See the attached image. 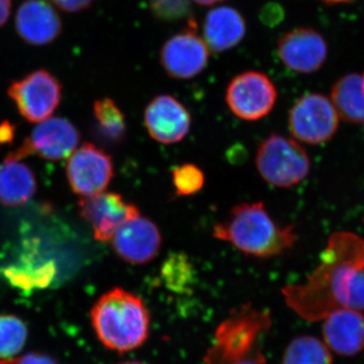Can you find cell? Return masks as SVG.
Returning a JSON list of instances; mask_svg holds the SVG:
<instances>
[{"label":"cell","mask_w":364,"mask_h":364,"mask_svg":"<svg viewBox=\"0 0 364 364\" xmlns=\"http://www.w3.org/2000/svg\"><path fill=\"white\" fill-rule=\"evenodd\" d=\"M90 318L98 340L119 353L136 350L149 337V309L142 299L121 287L102 294L91 309Z\"/></svg>","instance_id":"obj_3"},{"label":"cell","mask_w":364,"mask_h":364,"mask_svg":"<svg viewBox=\"0 0 364 364\" xmlns=\"http://www.w3.org/2000/svg\"><path fill=\"white\" fill-rule=\"evenodd\" d=\"M79 140L80 134L68 119L51 117L38 124L31 136L9 156L23 160L36 154L49 161H59L77 149Z\"/></svg>","instance_id":"obj_9"},{"label":"cell","mask_w":364,"mask_h":364,"mask_svg":"<svg viewBox=\"0 0 364 364\" xmlns=\"http://www.w3.org/2000/svg\"><path fill=\"white\" fill-rule=\"evenodd\" d=\"M213 236L263 259L284 253L296 241L294 228L277 224L261 202L235 205L225 221L215 225Z\"/></svg>","instance_id":"obj_2"},{"label":"cell","mask_w":364,"mask_h":364,"mask_svg":"<svg viewBox=\"0 0 364 364\" xmlns=\"http://www.w3.org/2000/svg\"><path fill=\"white\" fill-rule=\"evenodd\" d=\"M193 1L200 4V6H212V4H218V2H221L223 0H193Z\"/></svg>","instance_id":"obj_33"},{"label":"cell","mask_w":364,"mask_h":364,"mask_svg":"<svg viewBox=\"0 0 364 364\" xmlns=\"http://www.w3.org/2000/svg\"><path fill=\"white\" fill-rule=\"evenodd\" d=\"M363 80H364V76H363Z\"/></svg>","instance_id":"obj_36"},{"label":"cell","mask_w":364,"mask_h":364,"mask_svg":"<svg viewBox=\"0 0 364 364\" xmlns=\"http://www.w3.org/2000/svg\"><path fill=\"white\" fill-rule=\"evenodd\" d=\"M11 0H0V28L6 25L11 16Z\"/></svg>","instance_id":"obj_31"},{"label":"cell","mask_w":364,"mask_h":364,"mask_svg":"<svg viewBox=\"0 0 364 364\" xmlns=\"http://www.w3.org/2000/svg\"><path fill=\"white\" fill-rule=\"evenodd\" d=\"M149 4L151 11L160 21H176L191 16V0H150Z\"/></svg>","instance_id":"obj_27"},{"label":"cell","mask_w":364,"mask_h":364,"mask_svg":"<svg viewBox=\"0 0 364 364\" xmlns=\"http://www.w3.org/2000/svg\"><path fill=\"white\" fill-rule=\"evenodd\" d=\"M79 214L90 225L97 241L107 242L124 223L138 217L140 210L134 203H127L117 193H102L85 196L78 203Z\"/></svg>","instance_id":"obj_12"},{"label":"cell","mask_w":364,"mask_h":364,"mask_svg":"<svg viewBox=\"0 0 364 364\" xmlns=\"http://www.w3.org/2000/svg\"><path fill=\"white\" fill-rule=\"evenodd\" d=\"M323 336L340 355H355L364 348V316L351 309L335 311L325 318Z\"/></svg>","instance_id":"obj_18"},{"label":"cell","mask_w":364,"mask_h":364,"mask_svg":"<svg viewBox=\"0 0 364 364\" xmlns=\"http://www.w3.org/2000/svg\"><path fill=\"white\" fill-rule=\"evenodd\" d=\"M282 294L289 308L310 322L340 309L364 311V242L349 232L333 234L306 282L284 287Z\"/></svg>","instance_id":"obj_1"},{"label":"cell","mask_w":364,"mask_h":364,"mask_svg":"<svg viewBox=\"0 0 364 364\" xmlns=\"http://www.w3.org/2000/svg\"><path fill=\"white\" fill-rule=\"evenodd\" d=\"M16 135V127L9 122H4L0 124V144L11 143Z\"/></svg>","instance_id":"obj_30"},{"label":"cell","mask_w":364,"mask_h":364,"mask_svg":"<svg viewBox=\"0 0 364 364\" xmlns=\"http://www.w3.org/2000/svg\"><path fill=\"white\" fill-rule=\"evenodd\" d=\"M163 277L166 280L167 286L172 291H186L191 277V267L188 260L181 255L169 258L163 268Z\"/></svg>","instance_id":"obj_26"},{"label":"cell","mask_w":364,"mask_h":364,"mask_svg":"<svg viewBox=\"0 0 364 364\" xmlns=\"http://www.w3.org/2000/svg\"><path fill=\"white\" fill-rule=\"evenodd\" d=\"M7 93L23 119L42 123L58 109L62 85L49 71L39 69L11 83Z\"/></svg>","instance_id":"obj_6"},{"label":"cell","mask_w":364,"mask_h":364,"mask_svg":"<svg viewBox=\"0 0 364 364\" xmlns=\"http://www.w3.org/2000/svg\"><path fill=\"white\" fill-rule=\"evenodd\" d=\"M203 38L213 52L222 53L236 47L245 37L243 16L231 6L210 9L203 21Z\"/></svg>","instance_id":"obj_19"},{"label":"cell","mask_w":364,"mask_h":364,"mask_svg":"<svg viewBox=\"0 0 364 364\" xmlns=\"http://www.w3.org/2000/svg\"><path fill=\"white\" fill-rule=\"evenodd\" d=\"M188 25L166 41L160 56L162 67L170 77L181 80L202 73L208 61V48L196 32V21L189 20Z\"/></svg>","instance_id":"obj_11"},{"label":"cell","mask_w":364,"mask_h":364,"mask_svg":"<svg viewBox=\"0 0 364 364\" xmlns=\"http://www.w3.org/2000/svg\"><path fill=\"white\" fill-rule=\"evenodd\" d=\"M272 327V316L251 304L235 309L218 326L214 340L203 356L205 364H234L262 353L258 342Z\"/></svg>","instance_id":"obj_4"},{"label":"cell","mask_w":364,"mask_h":364,"mask_svg":"<svg viewBox=\"0 0 364 364\" xmlns=\"http://www.w3.org/2000/svg\"><path fill=\"white\" fill-rule=\"evenodd\" d=\"M0 273L14 289L35 291L47 289L56 282L58 267L55 259L43 257L30 244L20 259L2 267Z\"/></svg>","instance_id":"obj_17"},{"label":"cell","mask_w":364,"mask_h":364,"mask_svg":"<svg viewBox=\"0 0 364 364\" xmlns=\"http://www.w3.org/2000/svg\"><path fill=\"white\" fill-rule=\"evenodd\" d=\"M28 334V327L21 318L0 315V358L18 355L26 345Z\"/></svg>","instance_id":"obj_24"},{"label":"cell","mask_w":364,"mask_h":364,"mask_svg":"<svg viewBox=\"0 0 364 364\" xmlns=\"http://www.w3.org/2000/svg\"><path fill=\"white\" fill-rule=\"evenodd\" d=\"M114 252L131 264L142 265L157 257L162 245L159 228L139 215L117 230L112 239Z\"/></svg>","instance_id":"obj_13"},{"label":"cell","mask_w":364,"mask_h":364,"mask_svg":"<svg viewBox=\"0 0 364 364\" xmlns=\"http://www.w3.org/2000/svg\"><path fill=\"white\" fill-rule=\"evenodd\" d=\"M255 165L260 176L275 188H293L308 176L311 161L296 141L272 134L258 147Z\"/></svg>","instance_id":"obj_5"},{"label":"cell","mask_w":364,"mask_h":364,"mask_svg":"<svg viewBox=\"0 0 364 364\" xmlns=\"http://www.w3.org/2000/svg\"><path fill=\"white\" fill-rule=\"evenodd\" d=\"M277 53L284 65L298 73L318 70L327 59V45L320 33L311 28L291 31L279 40Z\"/></svg>","instance_id":"obj_15"},{"label":"cell","mask_w":364,"mask_h":364,"mask_svg":"<svg viewBox=\"0 0 364 364\" xmlns=\"http://www.w3.org/2000/svg\"><path fill=\"white\" fill-rule=\"evenodd\" d=\"M172 183L177 196H193L205 186V174L196 165L186 163L172 172Z\"/></svg>","instance_id":"obj_25"},{"label":"cell","mask_w":364,"mask_h":364,"mask_svg":"<svg viewBox=\"0 0 364 364\" xmlns=\"http://www.w3.org/2000/svg\"><path fill=\"white\" fill-rule=\"evenodd\" d=\"M332 104L347 123H364V80L358 74L339 79L331 91Z\"/></svg>","instance_id":"obj_21"},{"label":"cell","mask_w":364,"mask_h":364,"mask_svg":"<svg viewBox=\"0 0 364 364\" xmlns=\"http://www.w3.org/2000/svg\"><path fill=\"white\" fill-rule=\"evenodd\" d=\"M327 345L313 336H299L287 345L282 364H332Z\"/></svg>","instance_id":"obj_22"},{"label":"cell","mask_w":364,"mask_h":364,"mask_svg":"<svg viewBox=\"0 0 364 364\" xmlns=\"http://www.w3.org/2000/svg\"><path fill=\"white\" fill-rule=\"evenodd\" d=\"M144 122L151 138L163 145L181 142L191 130L188 109L176 97L158 95L148 104Z\"/></svg>","instance_id":"obj_14"},{"label":"cell","mask_w":364,"mask_h":364,"mask_svg":"<svg viewBox=\"0 0 364 364\" xmlns=\"http://www.w3.org/2000/svg\"><path fill=\"white\" fill-rule=\"evenodd\" d=\"M37 181L32 169L21 160L9 156L0 165V203L20 207L35 196Z\"/></svg>","instance_id":"obj_20"},{"label":"cell","mask_w":364,"mask_h":364,"mask_svg":"<svg viewBox=\"0 0 364 364\" xmlns=\"http://www.w3.org/2000/svg\"><path fill=\"white\" fill-rule=\"evenodd\" d=\"M16 364H57V363L45 354L28 353L23 358L16 359Z\"/></svg>","instance_id":"obj_29"},{"label":"cell","mask_w":364,"mask_h":364,"mask_svg":"<svg viewBox=\"0 0 364 364\" xmlns=\"http://www.w3.org/2000/svg\"><path fill=\"white\" fill-rule=\"evenodd\" d=\"M119 364H145V363H141V361L131 360V361H124V363H121Z\"/></svg>","instance_id":"obj_35"},{"label":"cell","mask_w":364,"mask_h":364,"mask_svg":"<svg viewBox=\"0 0 364 364\" xmlns=\"http://www.w3.org/2000/svg\"><path fill=\"white\" fill-rule=\"evenodd\" d=\"M325 2L329 4H340V2H346L348 0H324Z\"/></svg>","instance_id":"obj_34"},{"label":"cell","mask_w":364,"mask_h":364,"mask_svg":"<svg viewBox=\"0 0 364 364\" xmlns=\"http://www.w3.org/2000/svg\"><path fill=\"white\" fill-rule=\"evenodd\" d=\"M338 124L339 116L332 102L318 93L299 98L289 112L291 135L310 145L327 142L336 133Z\"/></svg>","instance_id":"obj_7"},{"label":"cell","mask_w":364,"mask_h":364,"mask_svg":"<svg viewBox=\"0 0 364 364\" xmlns=\"http://www.w3.org/2000/svg\"><path fill=\"white\" fill-rule=\"evenodd\" d=\"M93 112L98 124V130L105 138L119 141L127 131L126 117L114 100L109 97L98 100L93 105Z\"/></svg>","instance_id":"obj_23"},{"label":"cell","mask_w":364,"mask_h":364,"mask_svg":"<svg viewBox=\"0 0 364 364\" xmlns=\"http://www.w3.org/2000/svg\"><path fill=\"white\" fill-rule=\"evenodd\" d=\"M265 358L264 355L262 353L258 354V355L252 356V358H249L247 359H244V360L239 361V363H236L234 364H264Z\"/></svg>","instance_id":"obj_32"},{"label":"cell","mask_w":364,"mask_h":364,"mask_svg":"<svg viewBox=\"0 0 364 364\" xmlns=\"http://www.w3.org/2000/svg\"><path fill=\"white\" fill-rule=\"evenodd\" d=\"M277 90L265 74L247 71L232 79L226 92L228 107L243 121H259L274 107Z\"/></svg>","instance_id":"obj_8"},{"label":"cell","mask_w":364,"mask_h":364,"mask_svg":"<svg viewBox=\"0 0 364 364\" xmlns=\"http://www.w3.org/2000/svg\"><path fill=\"white\" fill-rule=\"evenodd\" d=\"M52 2L67 13H78L87 9L95 0H52Z\"/></svg>","instance_id":"obj_28"},{"label":"cell","mask_w":364,"mask_h":364,"mask_svg":"<svg viewBox=\"0 0 364 364\" xmlns=\"http://www.w3.org/2000/svg\"><path fill=\"white\" fill-rule=\"evenodd\" d=\"M112 157L91 143H85L69 156L66 176L76 195L91 196L102 193L114 177Z\"/></svg>","instance_id":"obj_10"},{"label":"cell","mask_w":364,"mask_h":364,"mask_svg":"<svg viewBox=\"0 0 364 364\" xmlns=\"http://www.w3.org/2000/svg\"><path fill=\"white\" fill-rule=\"evenodd\" d=\"M18 36L33 46L54 42L62 32V21L54 7L46 0H26L16 16Z\"/></svg>","instance_id":"obj_16"}]
</instances>
